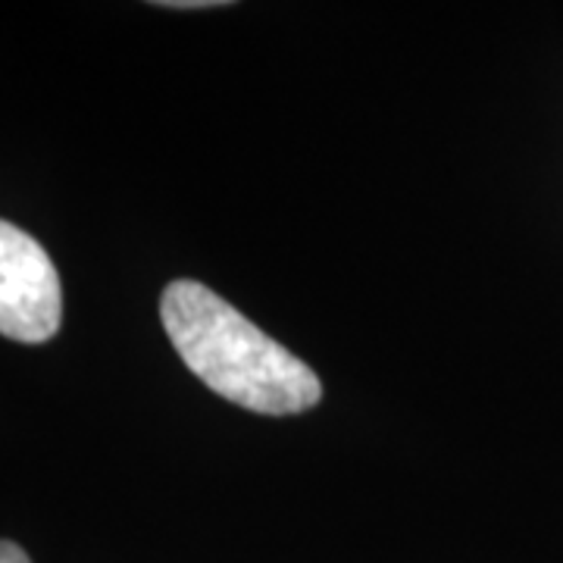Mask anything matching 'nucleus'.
Returning <instances> with one entry per match:
<instances>
[{"label": "nucleus", "mask_w": 563, "mask_h": 563, "mask_svg": "<svg viewBox=\"0 0 563 563\" xmlns=\"http://www.w3.org/2000/svg\"><path fill=\"white\" fill-rule=\"evenodd\" d=\"M161 317L185 366L225 401L269 417L301 413L320 401L317 373L201 282H173L163 291Z\"/></svg>", "instance_id": "nucleus-1"}, {"label": "nucleus", "mask_w": 563, "mask_h": 563, "mask_svg": "<svg viewBox=\"0 0 563 563\" xmlns=\"http://www.w3.org/2000/svg\"><path fill=\"white\" fill-rule=\"evenodd\" d=\"M63 291L57 266L29 232L0 220V335L41 344L57 335Z\"/></svg>", "instance_id": "nucleus-2"}, {"label": "nucleus", "mask_w": 563, "mask_h": 563, "mask_svg": "<svg viewBox=\"0 0 563 563\" xmlns=\"http://www.w3.org/2000/svg\"><path fill=\"white\" fill-rule=\"evenodd\" d=\"M0 563H32V561H29V554L22 551L20 544L0 539Z\"/></svg>", "instance_id": "nucleus-3"}, {"label": "nucleus", "mask_w": 563, "mask_h": 563, "mask_svg": "<svg viewBox=\"0 0 563 563\" xmlns=\"http://www.w3.org/2000/svg\"><path fill=\"white\" fill-rule=\"evenodd\" d=\"M161 7H173V10H198V7H220V0H169Z\"/></svg>", "instance_id": "nucleus-4"}]
</instances>
